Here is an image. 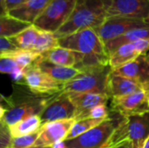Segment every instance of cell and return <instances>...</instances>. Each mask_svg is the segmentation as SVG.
I'll return each mask as SVG.
<instances>
[{
    "label": "cell",
    "mask_w": 149,
    "mask_h": 148,
    "mask_svg": "<svg viewBox=\"0 0 149 148\" xmlns=\"http://www.w3.org/2000/svg\"><path fill=\"white\" fill-rule=\"evenodd\" d=\"M12 89L10 96H2L0 106V122L8 126L29 117L39 116L47 105L58 95L37 94L24 83H16Z\"/></svg>",
    "instance_id": "obj_1"
},
{
    "label": "cell",
    "mask_w": 149,
    "mask_h": 148,
    "mask_svg": "<svg viewBox=\"0 0 149 148\" xmlns=\"http://www.w3.org/2000/svg\"><path fill=\"white\" fill-rule=\"evenodd\" d=\"M106 17L100 0H77L70 17L54 34L61 38L86 29H96Z\"/></svg>",
    "instance_id": "obj_2"
},
{
    "label": "cell",
    "mask_w": 149,
    "mask_h": 148,
    "mask_svg": "<svg viewBox=\"0 0 149 148\" xmlns=\"http://www.w3.org/2000/svg\"><path fill=\"white\" fill-rule=\"evenodd\" d=\"M149 137V112L123 118L118 122L110 140L109 147L129 141L132 148H143ZM108 147V148H109Z\"/></svg>",
    "instance_id": "obj_3"
},
{
    "label": "cell",
    "mask_w": 149,
    "mask_h": 148,
    "mask_svg": "<svg viewBox=\"0 0 149 148\" xmlns=\"http://www.w3.org/2000/svg\"><path fill=\"white\" fill-rule=\"evenodd\" d=\"M111 71L110 65H105L81 72L73 79L64 84V92H89L108 95L107 81Z\"/></svg>",
    "instance_id": "obj_4"
},
{
    "label": "cell",
    "mask_w": 149,
    "mask_h": 148,
    "mask_svg": "<svg viewBox=\"0 0 149 148\" xmlns=\"http://www.w3.org/2000/svg\"><path fill=\"white\" fill-rule=\"evenodd\" d=\"M58 44L61 47L84 56L108 55L104 42L94 29H86L58 38Z\"/></svg>",
    "instance_id": "obj_5"
},
{
    "label": "cell",
    "mask_w": 149,
    "mask_h": 148,
    "mask_svg": "<svg viewBox=\"0 0 149 148\" xmlns=\"http://www.w3.org/2000/svg\"><path fill=\"white\" fill-rule=\"evenodd\" d=\"M77 0H51L33 25L38 30L57 32L68 20Z\"/></svg>",
    "instance_id": "obj_6"
},
{
    "label": "cell",
    "mask_w": 149,
    "mask_h": 148,
    "mask_svg": "<svg viewBox=\"0 0 149 148\" xmlns=\"http://www.w3.org/2000/svg\"><path fill=\"white\" fill-rule=\"evenodd\" d=\"M118 123L109 117L96 127L72 140H65V148H108Z\"/></svg>",
    "instance_id": "obj_7"
},
{
    "label": "cell",
    "mask_w": 149,
    "mask_h": 148,
    "mask_svg": "<svg viewBox=\"0 0 149 148\" xmlns=\"http://www.w3.org/2000/svg\"><path fill=\"white\" fill-rule=\"evenodd\" d=\"M106 17H123L146 21L149 0H100ZM106 17V18H107Z\"/></svg>",
    "instance_id": "obj_8"
},
{
    "label": "cell",
    "mask_w": 149,
    "mask_h": 148,
    "mask_svg": "<svg viewBox=\"0 0 149 148\" xmlns=\"http://www.w3.org/2000/svg\"><path fill=\"white\" fill-rule=\"evenodd\" d=\"M148 24H149L142 19L123 17H107L102 24L94 30L106 44L107 42L122 36L133 29L143 27Z\"/></svg>",
    "instance_id": "obj_9"
},
{
    "label": "cell",
    "mask_w": 149,
    "mask_h": 148,
    "mask_svg": "<svg viewBox=\"0 0 149 148\" xmlns=\"http://www.w3.org/2000/svg\"><path fill=\"white\" fill-rule=\"evenodd\" d=\"M111 110L123 118L148 113L149 112L148 91L141 90L127 96L113 98Z\"/></svg>",
    "instance_id": "obj_10"
},
{
    "label": "cell",
    "mask_w": 149,
    "mask_h": 148,
    "mask_svg": "<svg viewBox=\"0 0 149 148\" xmlns=\"http://www.w3.org/2000/svg\"><path fill=\"white\" fill-rule=\"evenodd\" d=\"M23 79L24 84L37 94L55 95L64 92V84L54 80L35 65L25 69Z\"/></svg>",
    "instance_id": "obj_11"
},
{
    "label": "cell",
    "mask_w": 149,
    "mask_h": 148,
    "mask_svg": "<svg viewBox=\"0 0 149 148\" xmlns=\"http://www.w3.org/2000/svg\"><path fill=\"white\" fill-rule=\"evenodd\" d=\"M77 110L66 92L58 94L39 115L43 125L48 122L76 119Z\"/></svg>",
    "instance_id": "obj_12"
},
{
    "label": "cell",
    "mask_w": 149,
    "mask_h": 148,
    "mask_svg": "<svg viewBox=\"0 0 149 148\" xmlns=\"http://www.w3.org/2000/svg\"><path fill=\"white\" fill-rule=\"evenodd\" d=\"M76 120L74 119L48 122L42 126L34 147H52L65 141Z\"/></svg>",
    "instance_id": "obj_13"
},
{
    "label": "cell",
    "mask_w": 149,
    "mask_h": 148,
    "mask_svg": "<svg viewBox=\"0 0 149 148\" xmlns=\"http://www.w3.org/2000/svg\"><path fill=\"white\" fill-rule=\"evenodd\" d=\"M112 72L131 79L140 83L145 90L149 91V57L148 54L139 56L130 63L118 69L112 70Z\"/></svg>",
    "instance_id": "obj_14"
},
{
    "label": "cell",
    "mask_w": 149,
    "mask_h": 148,
    "mask_svg": "<svg viewBox=\"0 0 149 148\" xmlns=\"http://www.w3.org/2000/svg\"><path fill=\"white\" fill-rule=\"evenodd\" d=\"M76 107L77 116L75 120L85 118L89 111L100 105H107L109 99L107 94L89 93V92H66Z\"/></svg>",
    "instance_id": "obj_15"
},
{
    "label": "cell",
    "mask_w": 149,
    "mask_h": 148,
    "mask_svg": "<svg viewBox=\"0 0 149 148\" xmlns=\"http://www.w3.org/2000/svg\"><path fill=\"white\" fill-rule=\"evenodd\" d=\"M141 90H145L144 87L138 82L112 72L109 75L107 81V93L111 99L123 97Z\"/></svg>",
    "instance_id": "obj_16"
},
{
    "label": "cell",
    "mask_w": 149,
    "mask_h": 148,
    "mask_svg": "<svg viewBox=\"0 0 149 148\" xmlns=\"http://www.w3.org/2000/svg\"><path fill=\"white\" fill-rule=\"evenodd\" d=\"M51 0H26L10 10L8 14L21 21L33 24Z\"/></svg>",
    "instance_id": "obj_17"
},
{
    "label": "cell",
    "mask_w": 149,
    "mask_h": 148,
    "mask_svg": "<svg viewBox=\"0 0 149 148\" xmlns=\"http://www.w3.org/2000/svg\"><path fill=\"white\" fill-rule=\"evenodd\" d=\"M34 65L43 72L49 75L54 80L62 84H65L71 81L81 72L74 67H65L52 64L43 59L41 58V55Z\"/></svg>",
    "instance_id": "obj_18"
},
{
    "label": "cell",
    "mask_w": 149,
    "mask_h": 148,
    "mask_svg": "<svg viewBox=\"0 0 149 148\" xmlns=\"http://www.w3.org/2000/svg\"><path fill=\"white\" fill-rule=\"evenodd\" d=\"M143 38H149V24L140 27V28H135L133 29L122 36L114 38L109 42H107L105 45L107 48V51L108 55L110 56L114 51H116L119 47L127 44H132L134 43L140 39Z\"/></svg>",
    "instance_id": "obj_19"
},
{
    "label": "cell",
    "mask_w": 149,
    "mask_h": 148,
    "mask_svg": "<svg viewBox=\"0 0 149 148\" xmlns=\"http://www.w3.org/2000/svg\"><path fill=\"white\" fill-rule=\"evenodd\" d=\"M41 58L52 64L65 66L74 67L76 65V54L74 51L58 46L45 53L41 54Z\"/></svg>",
    "instance_id": "obj_20"
},
{
    "label": "cell",
    "mask_w": 149,
    "mask_h": 148,
    "mask_svg": "<svg viewBox=\"0 0 149 148\" xmlns=\"http://www.w3.org/2000/svg\"><path fill=\"white\" fill-rule=\"evenodd\" d=\"M139 56L141 55L136 51L134 43L127 44L119 47L109 56V65L112 70H115L130 63Z\"/></svg>",
    "instance_id": "obj_21"
},
{
    "label": "cell",
    "mask_w": 149,
    "mask_h": 148,
    "mask_svg": "<svg viewBox=\"0 0 149 148\" xmlns=\"http://www.w3.org/2000/svg\"><path fill=\"white\" fill-rule=\"evenodd\" d=\"M42 126L43 122L40 117L36 115L22 120L9 127L12 138H17L38 133L40 131Z\"/></svg>",
    "instance_id": "obj_22"
},
{
    "label": "cell",
    "mask_w": 149,
    "mask_h": 148,
    "mask_svg": "<svg viewBox=\"0 0 149 148\" xmlns=\"http://www.w3.org/2000/svg\"><path fill=\"white\" fill-rule=\"evenodd\" d=\"M31 24L21 21L9 14L0 17V37L13 38L30 27Z\"/></svg>",
    "instance_id": "obj_23"
},
{
    "label": "cell",
    "mask_w": 149,
    "mask_h": 148,
    "mask_svg": "<svg viewBox=\"0 0 149 148\" xmlns=\"http://www.w3.org/2000/svg\"><path fill=\"white\" fill-rule=\"evenodd\" d=\"M39 30L31 24L30 27L17 34L13 38H10L12 42L21 50L24 51H33L38 36Z\"/></svg>",
    "instance_id": "obj_24"
},
{
    "label": "cell",
    "mask_w": 149,
    "mask_h": 148,
    "mask_svg": "<svg viewBox=\"0 0 149 148\" xmlns=\"http://www.w3.org/2000/svg\"><path fill=\"white\" fill-rule=\"evenodd\" d=\"M58 46V38L54 33L39 30L38 39L32 51L41 55Z\"/></svg>",
    "instance_id": "obj_25"
},
{
    "label": "cell",
    "mask_w": 149,
    "mask_h": 148,
    "mask_svg": "<svg viewBox=\"0 0 149 148\" xmlns=\"http://www.w3.org/2000/svg\"><path fill=\"white\" fill-rule=\"evenodd\" d=\"M104 120H94V119H85V120H77L72 129L70 130L65 140H72L74 138H77L80 136L81 134L88 132L89 130L96 127L100 124H101Z\"/></svg>",
    "instance_id": "obj_26"
},
{
    "label": "cell",
    "mask_w": 149,
    "mask_h": 148,
    "mask_svg": "<svg viewBox=\"0 0 149 148\" xmlns=\"http://www.w3.org/2000/svg\"><path fill=\"white\" fill-rule=\"evenodd\" d=\"M10 57L14 59L23 69H27L35 65L37 60L39 58L40 54H38L32 51H24V50H17V51L8 54V55H1Z\"/></svg>",
    "instance_id": "obj_27"
},
{
    "label": "cell",
    "mask_w": 149,
    "mask_h": 148,
    "mask_svg": "<svg viewBox=\"0 0 149 148\" xmlns=\"http://www.w3.org/2000/svg\"><path fill=\"white\" fill-rule=\"evenodd\" d=\"M24 69H23L14 59L6 56H0V72L10 74L13 79L18 80L24 79Z\"/></svg>",
    "instance_id": "obj_28"
},
{
    "label": "cell",
    "mask_w": 149,
    "mask_h": 148,
    "mask_svg": "<svg viewBox=\"0 0 149 148\" xmlns=\"http://www.w3.org/2000/svg\"><path fill=\"white\" fill-rule=\"evenodd\" d=\"M39 136V132L35 133L33 134L12 138L11 144L9 148H30L34 146Z\"/></svg>",
    "instance_id": "obj_29"
},
{
    "label": "cell",
    "mask_w": 149,
    "mask_h": 148,
    "mask_svg": "<svg viewBox=\"0 0 149 148\" xmlns=\"http://www.w3.org/2000/svg\"><path fill=\"white\" fill-rule=\"evenodd\" d=\"M110 117V112L107 105H100L87 113L85 119H94V120H106Z\"/></svg>",
    "instance_id": "obj_30"
},
{
    "label": "cell",
    "mask_w": 149,
    "mask_h": 148,
    "mask_svg": "<svg viewBox=\"0 0 149 148\" xmlns=\"http://www.w3.org/2000/svg\"><path fill=\"white\" fill-rule=\"evenodd\" d=\"M19 50L10 38L0 37V56L8 55Z\"/></svg>",
    "instance_id": "obj_31"
},
{
    "label": "cell",
    "mask_w": 149,
    "mask_h": 148,
    "mask_svg": "<svg viewBox=\"0 0 149 148\" xmlns=\"http://www.w3.org/2000/svg\"><path fill=\"white\" fill-rule=\"evenodd\" d=\"M0 125V148H9L12 140L10 127L3 123Z\"/></svg>",
    "instance_id": "obj_32"
},
{
    "label": "cell",
    "mask_w": 149,
    "mask_h": 148,
    "mask_svg": "<svg viewBox=\"0 0 149 148\" xmlns=\"http://www.w3.org/2000/svg\"><path fill=\"white\" fill-rule=\"evenodd\" d=\"M25 1L26 0H1V16L8 14L10 10L14 9Z\"/></svg>",
    "instance_id": "obj_33"
},
{
    "label": "cell",
    "mask_w": 149,
    "mask_h": 148,
    "mask_svg": "<svg viewBox=\"0 0 149 148\" xmlns=\"http://www.w3.org/2000/svg\"><path fill=\"white\" fill-rule=\"evenodd\" d=\"M109 148H132V146H131V143L129 141H124V142H120L119 144H116V145Z\"/></svg>",
    "instance_id": "obj_34"
},
{
    "label": "cell",
    "mask_w": 149,
    "mask_h": 148,
    "mask_svg": "<svg viewBox=\"0 0 149 148\" xmlns=\"http://www.w3.org/2000/svg\"><path fill=\"white\" fill-rule=\"evenodd\" d=\"M143 148H149V137L148 139L146 140V142H145V144L143 146Z\"/></svg>",
    "instance_id": "obj_35"
},
{
    "label": "cell",
    "mask_w": 149,
    "mask_h": 148,
    "mask_svg": "<svg viewBox=\"0 0 149 148\" xmlns=\"http://www.w3.org/2000/svg\"><path fill=\"white\" fill-rule=\"evenodd\" d=\"M30 148H53L52 147H31Z\"/></svg>",
    "instance_id": "obj_36"
},
{
    "label": "cell",
    "mask_w": 149,
    "mask_h": 148,
    "mask_svg": "<svg viewBox=\"0 0 149 148\" xmlns=\"http://www.w3.org/2000/svg\"><path fill=\"white\" fill-rule=\"evenodd\" d=\"M146 22H147L148 24H149V13H148V17L146 18Z\"/></svg>",
    "instance_id": "obj_37"
},
{
    "label": "cell",
    "mask_w": 149,
    "mask_h": 148,
    "mask_svg": "<svg viewBox=\"0 0 149 148\" xmlns=\"http://www.w3.org/2000/svg\"><path fill=\"white\" fill-rule=\"evenodd\" d=\"M148 106H149V91H148Z\"/></svg>",
    "instance_id": "obj_38"
},
{
    "label": "cell",
    "mask_w": 149,
    "mask_h": 148,
    "mask_svg": "<svg viewBox=\"0 0 149 148\" xmlns=\"http://www.w3.org/2000/svg\"><path fill=\"white\" fill-rule=\"evenodd\" d=\"M148 57H149V52H148Z\"/></svg>",
    "instance_id": "obj_39"
}]
</instances>
